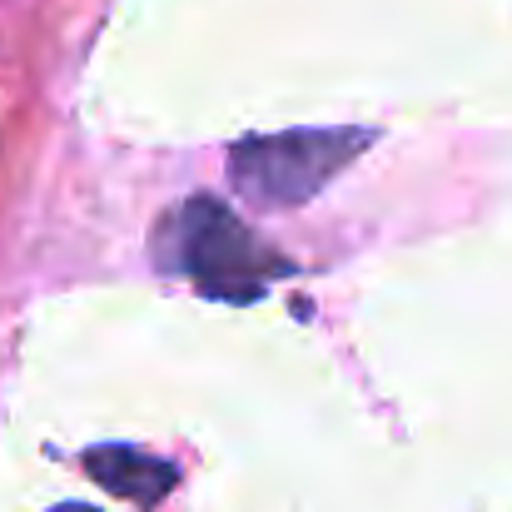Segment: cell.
Returning a JSON list of instances; mask_svg holds the SVG:
<instances>
[{
  "label": "cell",
  "instance_id": "obj_1",
  "mask_svg": "<svg viewBox=\"0 0 512 512\" xmlns=\"http://www.w3.org/2000/svg\"><path fill=\"white\" fill-rule=\"evenodd\" d=\"M155 264L165 274H184L209 299H234V304L259 299L279 274L294 269L259 234H249L229 204H219L209 194L184 199L179 209H170L160 219V229H155Z\"/></svg>",
  "mask_w": 512,
  "mask_h": 512
},
{
  "label": "cell",
  "instance_id": "obj_2",
  "mask_svg": "<svg viewBox=\"0 0 512 512\" xmlns=\"http://www.w3.org/2000/svg\"><path fill=\"white\" fill-rule=\"evenodd\" d=\"M378 135L373 130H284L249 135L229 150V184L254 209H299L339 179Z\"/></svg>",
  "mask_w": 512,
  "mask_h": 512
},
{
  "label": "cell",
  "instance_id": "obj_3",
  "mask_svg": "<svg viewBox=\"0 0 512 512\" xmlns=\"http://www.w3.org/2000/svg\"><path fill=\"white\" fill-rule=\"evenodd\" d=\"M80 463H85V473H90L100 488H110V493L140 503V508H155L174 488L170 463H165V458H150V453H140V448H120V443H115V448H90Z\"/></svg>",
  "mask_w": 512,
  "mask_h": 512
},
{
  "label": "cell",
  "instance_id": "obj_4",
  "mask_svg": "<svg viewBox=\"0 0 512 512\" xmlns=\"http://www.w3.org/2000/svg\"><path fill=\"white\" fill-rule=\"evenodd\" d=\"M55 512H95V508H80V503H65V508H55Z\"/></svg>",
  "mask_w": 512,
  "mask_h": 512
}]
</instances>
